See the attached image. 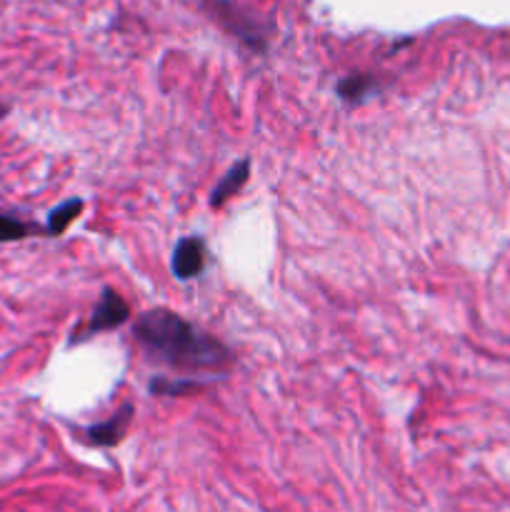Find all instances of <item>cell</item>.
Masks as SVG:
<instances>
[{
  "label": "cell",
  "instance_id": "1",
  "mask_svg": "<svg viewBox=\"0 0 510 512\" xmlns=\"http://www.w3.org/2000/svg\"><path fill=\"white\" fill-rule=\"evenodd\" d=\"M135 340L158 363L185 373L218 370L230 363V350L220 340L195 328L168 308L148 310L135 323Z\"/></svg>",
  "mask_w": 510,
  "mask_h": 512
},
{
  "label": "cell",
  "instance_id": "2",
  "mask_svg": "<svg viewBox=\"0 0 510 512\" xmlns=\"http://www.w3.org/2000/svg\"><path fill=\"white\" fill-rule=\"evenodd\" d=\"M130 318V305L125 303L123 295L115 293V290L105 288L103 295H100L98 305H95L93 315H90L88 325L80 330L78 335H73V343H80V340H88L93 335L105 333V330H115Z\"/></svg>",
  "mask_w": 510,
  "mask_h": 512
},
{
  "label": "cell",
  "instance_id": "3",
  "mask_svg": "<svg viewBox=\"0 0 510 512\" xmlns=\"http://www.w3.org/2000/svg\"><path fill=\"white\" fill-rule=\"evenodd\" d=\"M205 250L203 238L198 235H188V238L178 240L173 253V273L178 280H193L203 273L205 268Z\"/></svg>",
  "mask_w": 510,
  "mask_h": 512
},
{
  "label": "cell",
  "instance_id": "4",
  "mask_svg": "<svg viewBox=\"0 0 510 512\" xmlns=\"http://www.w3.org/2000/svg\"><path fill=\"white\" fill-rule=\"evenodd\" d=\"M130 420H133V405H123L105 423L90 425L85 430V438H88L90 445H98V448H113V445H118L125 438Z\"/></svg>",
  "mask_w": 510,
  "mask_h": 512
},
{
  "label": "cell",
  "instance_id": "5",
  "mask_svg": "<svg viewBox=\"0 0 510 512\" xmlns=\"http://www.w3.org/2000/svg\"><path fill=\"white\" fill-rule=\"evenodd\" d=\"M248 175H250V160H238L235 165H230L228 173L220 178V183L215 185L213 193H210V205L213 208H220V205L228 203L230 198L240 193L245 183H248Z\"/></svg>",
  "mask_w": 510,
  "mask_h": 512
},
{
  "label": "cell",
  "instance_id": "6",
  "mask_svg": "<svg viewBox=\"0 0 510 512\" xmlns=\"http://www.w3.org/2000/svg\"><path fill=\"white\" fill-rule=\"evenodd\" d=\"M375 90H378V78L370 73H353L338 83V95L350 105L363 103Z\"/></svg>",
  "mask_w": 510,
  "mask_h": 512
},
{
  "label": "cell",
  "instance_id": "7",
  "mask_svg": "<svg viewBox=\"0 0 510 512\" xmlns=\"http://www.w3.org/2000/svg\"><path fill=\"white\" fill-rule=\"evenodd\" d=\"M83 210V200H65L60 208H55L53 213L48 215V225H45V230H48V235H60L65 228H68L70 223H73L75 218H78V213Z\"/></svg>",
  "mask_w": 510,
  "mask_h": 512
},
{
  "label": "cell",
  "instance_id": "8",
  "mask_svg": "<svg viewBox=\"0 0 510 512\" xmlns=\"http://www.w3.org/2000/svg\"><path fill=\"white\" fill-rule=\"evenodd\" d=\"M33 233H38V225L25 223V220L15 218V215L0 213V243H13V240L30 238Z\"/></svg>",
  "mask_w": 510,
  "mask_h": 512
},
{
  "label": "cell",
  "instance_id": "9",
  "mask_svg": "<svg viewBox=\"0 0 510 512\" xmlns=\"http://www.w3.org/2000/svg\"><path fill=\"white\" fill-rule=\"evenodd\" d=\"M198 388V383L193 380H170V378H155L150 380V393L155 395H178L188 393V390Z\"/></svg>",
  "mask_w": 510,
  "mask_h": 512
}]
</instances>
